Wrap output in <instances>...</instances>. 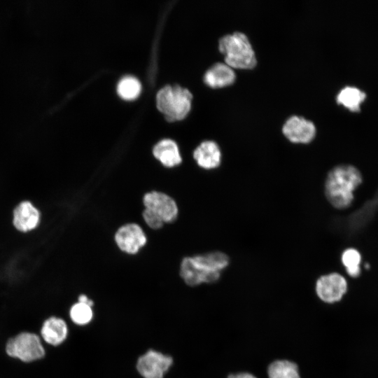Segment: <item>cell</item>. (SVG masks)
<instances>
[{
  "label": "cell",
  "instance_id": "14",
  "mask_svg": "<svg viewBox=\"0 0 378 378\" xmlns=\"http://www.w3.org/2000/svg\"><path fill=\"white\" fill-rule=\"evenodd\" d=\"M153 155L164 167L172 168L182 162L179 148L171 139L159 141L153 148Z\"/></svg>",
  "mask_w": 378,
  "mask_h": 378
},
{
  "label": "cell",
  "instance_id": "12",
  "mask_svg": "<svg viewBox=\"0 0 378 378\" xmlns=\"http://www.w3.org/2000/svg\"><path fill=\"white\" fill-rule=\"evenodd\" d=\"M40 219V211L27 200L19 203L13 212V225L22 232L34 230L38 225Z\"/></svg>",
  "mask_w": 378,
  "mask_h": 378
},
{
  "label": "cell",
  "instance_id": "13",
  "mask_svg": "<svg viewBox=\"0 0 378 378\" xmlns=\"http://www.w3.org/2000/svg\"><path fill=\"white\" fill-rule=\"evenodd\" d=\"M192 155L198 166L204 169H216L221 162L220 147L213 140L201 142L194 150Z\"/></svg>",
  "mask_w": 378,
  "mask_h": 378
},
{
  "label": "cell",
  "instance_id": "20",
  "mask_svg": "<svg viewBox=\"0 0 378 378\" xmlns=\"http://www.w3.org/2000/svg\"><path fill=\"white\" fill-rule=\"evenodd\" d=\"M341 260L350 276L355 278L360 275L361 255L358 250L354 248H346L342 253Z\"/></svg>",
  "mask_w": 378,
  "mask_h": 378
},
{
  "label": "cell",
  "instance_id": "5",
  "mask_svg": "<svg viewBox=\"0 0 378 378\" xmlns=\"http://www.w3.org/2000/svg\"><path fill=\"white\" fill-rule=\"evenodd\" d=\"M192 94L179 85H166L156 94L158 109L168 121L183 119L190 111Z\"/></svg>",
  "mask_w": 378,
  "mask_h": 378
},
{
  "label": "cell",
  "instance_id": "6",
  "mask_svg": "<svg viewBox=\"0 0 378 378\" xmlns=\"http://www.w3.org/2000/svg\"><path fill=\"white\" fill-rule=\"evenodd\" d=\"M71 332L68 320L59 315H50L42 321L38 331L46 346L58 348L68 340Z\"/></svg>",
  "mask_w": 378,
  "mask_h": 378
},
{
  "label": "cell",
  "instance_id": "4",
  "mask_svg": "<svg viewBox=\"0 0 378 378\" xmlns=\"http://www.w3.org/2000/svg\"><path fill=\"white\" fill-rule=\"evenodd\" d=\"M218 48L225 63L232 68L251 69L256 64L255 54L246 35L240 31L220 38Z\"/></svg>",
  "mask_w": 378,
  "mask_h": 378
},
{
  "label": "cell",
  "instance_id": "9",
  "mask_svg": "<svg viewBox=\"0 0 378 378\" xmlns=\"http://www.w3.org/2000/svg\"><path fill=\"white\" fill-rule=\"evenodd\" d=\"M315 290L321 301L334 303L340 301L346 293L347 282L339 273L321 275L316 281Z\"/></svg>",
  "mask_w": 378,
  "mask_h": 378
},
{
  "label": "cell",
  "instance_id": "22",
  "mask_svg": "<svg viewBox=\"0 0 378 378\" xmlns=\"http://www.w3.org/2000/svg\"><path fill=\"white\" fill-rule=\"evenodd\" d=\"M227 378H257L255 375L251 373L246 372H241L237 373L230 374Z\"/></svg>",
  "mask_w": 378,
  "mask_h": 378
},
{
  "label": "cell",
  "instance_id": "23",
  "mask_svg": "<svg viewBox=\"0 0 378 378\" xmlns=\"http://www.w3.org/2000/svg\"><path fill=\"white\" fill-rule=\"evenodd\" d=\"M76 301L88 304L90 307H92L94 304L93 301L91 299H90L87 295L84 293L79 294L77 296Z\"/></svg>",
  "mask_w": 378,
  "mask_h": 378
},
{
  "label": "cell",
  "instance_id": "1",
  "mask_svg": "<svg viewBox=\"0 0 378 378\" xmlns=\"http://www.w3.org/2000/svg\"><path fill=\"white\" fill-rule=\"evenodd\" d=\"M230 264L229 256L215 251L185 257L180 265L179 274L190 286L202 284H213L219 280L221 272Z\"/></svg>",
  "mask_w": 378,
  "mask_h": 378
},
{
  "label": "cell",
  "instance_id": "18",
  "mask_svg": "<svg viewBox=\"0 0 378 378\" xmlns=\"http://www.w3.org/2000/svg\"><path fill=\"white\" fill-rule=\"evenodd\" d=\"M93 317L92 307L76 301L71 303L67 310L66 319L71 325L84 326L90 323Z\"/></svg>",
  "mask_w": 378,
  "mask_h": 378
},
{
  "label": "cell",
  "instance_id": "2",
  "mask_svg": "<svg viewBox=\"0 0 378 378\" xmlns=\"http://www.w3.org/2000/svg\"><path fill=\"white\" fill-rule=\"evenodd\" d=\"M359 170L351 164L335 166L328 173L324 192L327 200L336 209L349 207L354 200V191L362 182Z\"/></svg>",
  "mask_w": 378,
  "mask_h": 378
},
{
  "label": "cell",
  "instance_id": "11",
  "mask_svg": "<svg viewBox=\"0 0 378 378\" xmlns=\"http://www.w3.org/2000/svg\"><path fill=\"white\" fill-rule=\"evenodd\" d=\"M282 132L293 143L307 144L314 139L316 127L312 121L302 116L292 115L286 120Z\"/></svg>",
  "mask_w": 378,
  "mask_h": 378
},
{
  "label": "cell",
  "instance_id": "17",
  "mask_svg": "<svg viewBox=\"0 0 378 378\" xmlns=\"http://www.w3.org/2000/svg\"><path fill=\"white\" fill-rule=\"evenodd\" d=\"M267 375L268 378H300L298 365L286 359L272 362L267 368Z\"/></svg>",
  "mask_w": 378,
  "mask_h": 378
},
{
  "label": "cell",
  "instance_id": "19",
  "mask_svg": "<svg viewBox=\"0 0 378 378\" xmlns=\"http://www.w3.org/2000/svg\"><path fill=\"white\" fill-rule=\"evenodd\" d=\"M141 90V84L138 78L132 76H126L121 78L117 85L118 95L125 100L136 98Z\"/></svg>",
  "mask_w": 378,
  "mask_h": 378
},
{
  "label": "cell",
  "instance_id": "21",
  "mask_svg": "<svg viewBox=\"0 0 378 378\" xmlns=\"http://www.w3.org/2000/svg\"><path fill=\"white\" fill-rule=\"evenodd\" d=\"M142 217L147 225L153 230H158L164 224L158 215L148 209H144L142 212Z\"/></svg>",
  "mask_w": 378,
  "mask_h": 378
},
{
  "label": "cell",
  "instance_id": "8",
  "mask_svg": "<svg viewBox=\"0 0 378 378\" xmlns=\"http://www.w3.org/2000/svg\"><path fill=\"white\" fill-rule=\"evenodd\" d=\"M143 204L158 215L164 223L174 222L178 217V209L175 200L167 194L159 191L146 192L143 197Z\"/></svg>",
  "mask_w": 378,
  "mask_h": 378
},
{
  "label": "cell",
  "instance_id": "3",
  "mask_svg": "<svg viewBox=\"0 0 378 378\" xmlns=\"http://www.w3.org/2000/svg\"><path fill=\"white\" fill-rule=\"evenodd\" d=\"M6 355L25 365L42 360L47 354V346L38 332L22 330L8 337L4 345Z\"/></svg>",
  "mask_w": 378,
  "mask_h": 378
},
{
  "label": "cell",
  "instance_id": "15",
  "mask_svg": "<svg viewBox=\"0 0 378 378\" xmlns=\"http://www.w3.org/2000/svg\"><path fill=\"white\" fill-rule=\"evenodd\" d=\"M232 67L225 62H216L204 75V83L211 88H220L232 84L235 80Z\"/></svg>",
  "mask_w": 378,
  "mask_h": 378
},
{
  "label": "cell",
  "instance_id": "16",
  "mask_svg": "<svg viewBox=\"0 0 378 378\" xmlns=\"http://www.w3.org/2000/svg\"><path fill=\"white\" fill-rule=\"evenodd\" d=\"M366 94L358 88L346 86L337 94V102L353 112L360 111V106Z\"/></svg>",
  "mask_w": 378,
  "mask_h": 378
},
{
  "label": "cell",
  "instance_id": "10",
  "mask_svg": "<svg viewBox=\"0 0 378 378\" xmlns=\"http://www.w3.org/2000/svg\"><path fill=\"white\" fill-rule=\"evenodd\" d=\"M114 240L121 251L134 255L146 245L147 238L143 229L132 223L120 227L115 233Z\"/></svg>",
  "mask_w": 378,
  "mask_h": 378
},
{
  "label": "cell",
  "instance_id": "7",
  "mask_svg": "<svg viewBox=\"0 0 378 378\" xmlns=\"http://www.w3.org/2000/svg\"><path fill=\"white\" fill-rule=\"evenodd\" d=\"M173 364V358L149 349L136 362V370L144 378H163Z\"/></svg>",
  "mask_w": 378,
  "mask_h": 378
}]
</instances>
